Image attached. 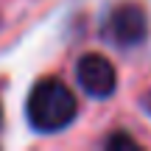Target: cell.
Returning <instances> with one entry per match:
<instances>
[{"instance_id":"obj_1","label":"cell","mask_w":151,"mask_h":151,"mask_svg":"<svg viewBox=\"0 0 151 151\" xmlns=\"http://www.w3.org/2000/svg\"><path fill=\"white\" fill-rule=\"evenodd\" d=\"M28 123L37 132H62L76 120L78 104L67 84L59 78H42L28 92Z\"/></svg>"},{"instance_id":"obj_2","label":"cell","mask_w":151,"mask_h":151,"mask_svg":"<svg viewBox=\"0 0 151 151\" xmlns=\"http://www.w3.org/2000/svg\"><path fill=\"white\" fill-rule=\"evenodd\" d=\"M101 34L115 48H137L148 37V17L137 3H118L106 11Z\"/></svg>"},{"instance_id":"obj_3","label":"cell","mask_w":151,"mask_h":151,"mask_svg":"<svg viewBox=\"0 0 151 151\" xmlns=\"http://www.w3.org/2000/svg\"><path fill=\"white\" fill-rule=\"evenodd\" d=\"M76 78H78L81 90L92 98H109L118 87V73L115 65L101 53H87L76 65Z\"/></svg>"},{"instance_id":"obj_4","label":"cell","mask_w":151,"mask_h":151,"mask_svg":"<svg viewBox=\"0 0 151 151\" xmlns=\"http://www.w3.org/2000/svg\"><path fill=\"white\" fill-rule=\"evenodd\" d=\"M106 146H109V148H112V146H126V148H134L137 143L132 140V137H126V134H115V137H109V140H106Z\"/></svg>"},{"instance_id":"obj_5","label":"cell","mask_w":151,"mask_h":151,"mask_svg":"<svg viewBox=\"0 0 151 151\" xmlns=\"http://www.w3.org/2000/svg\"><path fill=\"white\" fill-rule=\"evenodd\" d=\"M148 112H151V98H148Z\"/></svg>"},{"instance_id":"obj_6","label":"cell","mask_w":151,"mask_h":151,"mask_svg":"<svg viewBox=\"0 0 151 151\" xmlns=\"http://www.w3.org/2000/svg\"><path fill=\"white\" fill-rule=\"evenodd\" d=\"M0 118H3V115H0Z\"/></svg>"}]
</instances>
